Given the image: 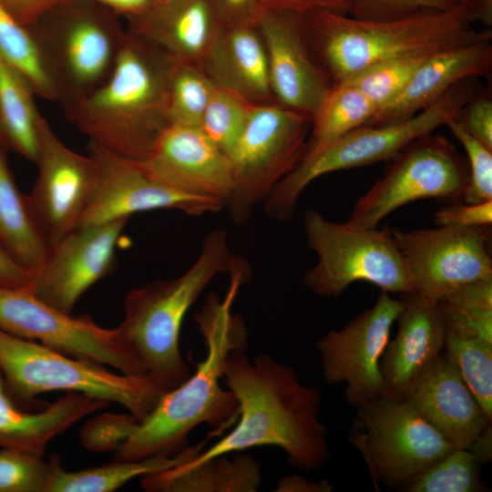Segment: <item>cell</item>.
Segmentation results:
<instances>
[{
  "instance_id": "cell-1",
  "label": "cell",
  "mask_w": 492,
  "mask_h": 492,
  "mask_svg": "<svg viewBox=\"0 0 492 492\" xmlns=\"http://www.w3.org/2000/svg\"><path fill=\"white\" fill-rule=\"evenodd\" d=\"M224 298L211 293L195 314L206 346V355L180 384L162 394L150 413L135 424L130 435L116 450L114 460L171 456L188 446L191 431L201 424L224 428L237 416L233 394L221 386L228 356L245 351L248 329L232 306L247 279L244 261L236 264Z\"/></svg>"
},
{
  "instance_id": "cell-2",
  "label": "cell",
  "mask_w": 492,
  "mask_h": 492,
  "mask_svg": "<svg viewBox=\"0 0 492 492\" xmlns=\"http://www.w3.org/2000/svg\"><path fill=\"white\" fill-rule=\"evenodd\" d=\"M222 381L237 401L239 421L222 438L189 461L256 446H276L293 466L313 470L330 459L326 428L319 420L320 389L268 354L251 361L244 351L227 358Z\"/></svg>"
},
{
  "instance_id": "cell-3",
  "label": "cell",
  "mask_w": 492,
  "mask_h": 492,
  "mask_svg": "<svg viewBox=\"0 0 492 492\" xmlns=\"http://www.w3.org/2000/svg\"><path fill=\"white\" fill-rule=\"evenodd\" d=\"M177 63L127 29L121 50L106 80L85 97L63 108L64 112L88 138V142L143 160L169 124V87Z\"/></svg>"
},
{
  "instance_id": "cell-4",
  "label": "cell",
  "mask_w": 492,
  "mask_h": 492,
  "mask_svg": "<svg viewBox=\"0 0 492 492\" xmlns=\"http://www.w3.org/2000/svg\"><path fill=\"white\" fill-rule=\"evenodd\" d=\"M238 260L231 252L226 231L214 230L183 273L134 288L126 295L124 317L116 329L142 375L162 393L191 373L179 347L186 314L213 279L230 272Z\"/></svg>"
},
{
  "instance_id": "cell-5",
  "label": "cell",
  "mask_w": 492,
  "mask_h": 492,
  "mask_svg": "<svg viewBox=\"0 0 492 492\" xmlns=\"http://www.w3.org/2000/svg\"><path fill=\"white\" fill-rule=\"evenodd\" d=\"M312 54L331 86L409 51L451 48L491 41L490 29L474 30L464 5L390 21L356 19L330 10L302 14Z\"/></svg>"
},
{
  "instance_id": "cell-6",
  "label": "cell",
  "mask_w": 492,
  "mask_h": 492,
  "mask_svg": "<svg viewBox=\"0 0 492 492\" xmlns=\"http://www.w3.org/2000/svg\"><path fill=\"white\" fill-rule=\"evenodd\" d=\"M470 78L454 85L441 97L415 116L383 125L357 128L315 149H307L298 165L262 201L267 214L290 220L299 198L317 178L342 169L389 161L413 140L433 133L456 118L474 95Z\"/></svg>"
},
{
  "instance_id": "cell-7",
  "label": "cell",
  "mask_w": 492,
  "mask_h": 492,
  "mask_svg": "<svg viewBox=\"0 0 492 492\" xmlns=\"http://www.w3.org/2000/svg\"><path fill=\"white\" fill-rule=\"evenodd\" d=\"M0 372L15 400L28 401L53 391L79 393L116 403L138 422L150 413L163 394L143 376L113 372L2 330Z\"/></svg>"
},
{
  "instance_id": "cell-8",
  "label": "cell",
  "mask_w": 492,
  "mask_h": 492,
  "mask_svg": "<svg viewBox=\"0 0 492 492\" xmlns=\"http://www.w3.org/2000/svg\"><path fill=\"white\" fill-rule=\"evenodd\" d=\"M120 18L89 0H67L29 26L63 108L90 94L110 74L127 35Z\"/></svg>"
},
{
  "instance_id": "cell-9",
  "label": "cell",
  "mask_w": 492,
  "mask_h": 492,
  "mask_svg": "<svg viewBox=\"0 0 492 492\" xmlns=\"http://www.w3.org/2000/svg\"><path fill=\"white\" fill-rule=\"evenodd\" d=\"M308 246L317 262L302 282L315 294L336 297L356 282H366L388 293L413 292L411 281L391 229L334 222L310 210L303 216Z\"/></svg>"
},
{
  "instance_id": "cell-10",
  "label": "cell",
  "mask_w": 492,
  "mask_h": 492,
  "mask_svg": "<svg viewBox=\"0 0 492 492\" xmlns=\"http://www.w3.org/2000/svg\"><path fill=\"white\" fill-rule=\"evenodd\" d=\"M312 117L277 102L251 104L241 134L229 156L233 190L226 204L236 223H244L255 206L301 161Z\"/></svg>"
},
{
  "instance_id": "cell-11",
  "label": "cell",
  "mask_w": 492,
  "mask_h": 492,
  "mask_svg": "<svg viewBox=\"0 0 492 492\" xmlns=\"http://www.w3.org/2000/svg\"><path fill=\"white\" fill-rule=\"evenodd\" d=\"M348 440L375 488L398 490L456 448L407 400L384 395L356 410Z\"/></svg>"
},
{
  "instance_id": "cell-12",
  "label": "cell",
  "mask_w": 492,
  "mask_h": 492,
  "mask_svg": "<svg viewBox=\"0 0 492 492\" xmlns=\"http://www.w3.org/2000/svg\"><path fill=\"white\" fill-rule=\"evenodd\" d=\"M389 161L384 176L356 200L348 223L375 228L400 207L419 200H462L467 162L446 138L422 136Z\"/></svg>"
},
{
  "instance_id": "cell-13",
  "label": "cell",
  "mask_w": 492,
  "mask_h": 492,
  "mask_svg": "<svg viewBox=\"0 0 492 492\" xmlns=\"http://www.w3.org/2000/svg\"><path fill=\"white\" fill-rule=\"evenodd\" d=\"M0 330L36 341L69 356L143 376L116 328L73 316L40 299L26 286L0 282Z\"/></svg>"
},
{
  "instance_id": "cell-14",
  "label": "cell",
  "mask_w": 492,
  "mask_h": 492,
  "mask_svg": "<svg viewBox=\"0 0 492 492\" xmlns=\"http://www.w3.org/2000/svg\"><path fill=\"white\" fill-rule=\"evenodd\" d=\"M391 231L415 293L436 301L467 283L492 278L491 226Z\"/></svg>"
},
{
  "instance_id": "cell-15",
  "label": "cell",
  "mask_w": 492,
  "mask_h": 492,
  "mask_svg": "<svg viewBox=\"0 0 492 492\" xmlns=\"http://www.w3.org/2000/svg\"><path fill=\"white\" fill-rule=\"evenodd\" d=\"M37 176L28 201L49 247L78 227L96 190L95 159L67 146L46 118L39 122Z\"/></svg>"
},
{
  "instance_id": "cell-16",
  "label": "cell",
  "mask_w": 492,
  "mask_h": 492,
  "mask_svg": "<svg viewBox=\"0 0 492 492\" xmlns=\"http://www.w3.org/2000/svg\"><path fill=\"white\" fill-rule=\"evenodd\" d=\"M401 305L382 292L371 308L316 343L325 381L346 384V402L355 410L383 395L380 361Z\"/></svg>"
},
{
  "instance_id": "cell-17",
  "label": "cell",
  "mask_w": 492,
  "mask_h": 492,
  "mask_svg": "<svg viewBox=\"0 0 492 492\" xmlns=\"http://www.w3.org/2000/svg\"><path fill=\"white\" fill-rule=\"evenodd\" d=\"M98 178L95 193L79 226L128 220L132 214L178 210L189 215L218 212V200L179 192L153 175L141 160L128 159L88 142Z\"/></svg>"
},
{
  "instance_id": "cell-18",
  "label": "cell",
  "mask_w": 492,
  "mask_h": 492,
  "mask_svg": "<svg viewBox=\"0 0 492 492\" xmlns=\"http://www.w3.org/2000/svg\"><path fill=\"white\" fill-rule=\"evenodd\" d=\"M127 221L76 228L49 249L32 274L30 289L48 304L72 313L81 296L111 272Z\"/></svg>"
},
{
  "instance_id": "cell-19",
  "label": "cell",
  "mask_w": 492,
  "mask_h": 492,
  "mask_svg": "<svg viewBox=\"0 0 492 492\" xmlns=\"http://www.w3.org/2000/svg\"><path fill=\"white\" fill-rule=\"evenodd\" d=\"M277 103L311 117L331 87L315 61L302 14L265 9L257 21Z\"/></svg>"
},
{
  "instance_id": "cell-20",
  "label": "cell",
  "mask_w": 492,
  "mask_h": 492,
  "mask_svg": "<svg viewBox=\"0 0 492 492\" xmlns=\"http://www.w3.org/2000/svg\"><path fill=\"white\" fill-rule=\"evenodd\" d=\"M170 188L228 203L233 190L229 157L199 127L169 124L141 160Z\"/></svg>"
},
{
  "instance_id": "cell-21",
  "label": "cell",
  "mask_w": 492,
  "mask_h": 492,
  "mask_svg": "<svg viewBox=\"0 0 492 492\" xmlns=\"http://www.w3.org/2000/svg\"><path fill=\"white\" fill-rule=\"evenodd\" d=\"M397 332L380 361L384 396L405 398L445 349L446 330L436 301L401 294Z\"/></svg>"
},
{
  "instance_id": "cell-22",
  "label": "cell",
  "mask_w": 492,
  "mask_h": 492,
  "mask_svg": "<svg viewBox=\"0 0 492 492\" xmlns=\"http://www.w3.org/2000/svg\"><path fill=\"white\" fill-rule=\"evenodd\" d=\"M404 399L456 448L469 449L492 425L445 351Z\"/></svg>"
},
{
  "instance_id": "cell-23",
  "label": "cell",
  "mask_w": 492,
  "mask_h": 492,
  "mask_svg": "<svg viewBox=\"0 0 492 492\" xmlns=\"http://www.w3.org/2000/svg\"><path fill=\"white\" fill-rule=\"evenodd\" d=\"M125 20L130 33L177 62L198 66L224 26L212 0H166Z\"/></svg>"
},
{
  "instance_id": "cell-24",
  "label": "cell",
  "mask_w": 492,
  "mask_h": 492,
  "mask_svg": "<svg viewBox=\"0 0 492 492\" xmlns=\"http://www.w3.org/2000/svg\"><path fill=\"white\" fill-rule=\"evenodd\" d=\"M200 67L215 87L249 104L276 102L257 25H224Z\"/></svg>"
},
{
  "instance_id": "cell-25",
  "label": "cell",
  "mask_w": 492,
  "mask_h": 492,
  "mask_svg": "<svg viewBox=\"0 0 492 492\" xmlns=\"http://www.w3.org/2000/svg\"><path fill=\"white\" fill-rule=\"evenodd\" d=\"M492 66L490 41L441 50L429 57L402 91L375 114L371 126L409 118L458 82L484 76Z\"/></svg>"
},
{
  "instance_id": "cell-26",
  "label": "cell",
  "mask_w": 492,
  "mask_h": 492,
  "mask_svg": "<svg viewBox=\"0 0 492 492\" xmlns=\"http://www.w3.org/2000/svg\"><path fill=\"white\" fill-rule=\"evenodd\" d=\"M108 403L79 393L64 396L37 412L20 408L0 372V448H18L44 455L56 436Z\"/></svg>"
},
{
  "instance_id": "cell-27",
  "label": "cell",
  "mask_w": 492,
  "mask_h": 492,
  "mask_svg": "<svg viewBox=\"0 0 492 492\" xmlns=\"http://www.w3.org/2000/svg\"><path fill=\"white\" fill-rule=\"evenodd\" d=\"M262 482L261 466L249 455H221L141 477L150 492H256Z\"/></svg>"
},
{
  "instance_id": "cell-28",
  "label": "cell",
  "mask_w": 492,
  "mask_h": 492,
  "mask_svg": "<svg viewBox=\"0 0 492 492\" xmlns=\"http://www.w3.org/2000/svg\"><path fill=\"white\" fill-rule=\"evenodd\" d=\"M203 450V443L187 446L171 456L138 460H114L109 464L78 471L63 468L60 458L50 457L51 473L46 492H112L136 477H142L181 466Z\"/></svg>"
},
{
  "instance_id": "cell-29",
  "label": "cell",
  "mask_w": 492,
  "mask_h": 492,
  "mask_svg": "<svg viewBox=\"0 0 492 492\" xmlns=\"http://www.w3.org/2000/svg\"><path fill=\"white\" fill-rule=\"evenodd\" d=\"M5 144L0 143V243L33 274L49 247L31 210L27 195L18 189L10 170Z\"/></svg>"
},
{
  "instance_id": "cell-30",
  "label": "cell",
  "mask_w": 492,
  "mask_h": 492,
  "mask_svg": "<svg viewBox=\"0 0 492 492\" xmlns=\"http://www.w3.org/2000/svg\"><path fill=\"white\" fill-rule=\"evenodd\" d=\"M28 82L0 56V125L8 148L35 163L42 114Z\"/></svg>"
},
{
  "instance_id": "cell-31",
  "label": "cell",
  "mask_w": 492,
  "mask_h": 492,
  "mask_svg": "<svg viewBox=\"0 0 492 492\" xmlns=\"http://www.w3.org/2000/svg\"><path fill=\"white\" fill-rule=\"evenodd\" d=\"M378 110V106L353 85H332L312 116L307 149L322 147L357 128L370 125Z\"/></svg>"
},
{
  "instance_id": "cell-32",
  "label": "cell",
  "mask_w": 492,
  "mask_h": 492,
  "mask_svg": "<svg viewBox=\"0 0 492 492\" xmlns=\"http://www.w3.org/2000/svg\"><path fill=\"white\" fill-rule=\"evenodd\" d=\"M0 56L28 82L36 97L58 101V93L30 26L0 5Z\"/></svg>"
},
{
  "instance_id": "cell-33",
  "label": "cell",
  "mask_w": 492,
  "mask_h": 492,
  "mask_svg": "<svg viewBox=\"0 0 492 492\" xmlns=\"http://www.w3.org/2000/svg\"><path fill=\"white\" fill-rule=\"evenodd\" d=\"M436 304L446 330L492 342V278L467 283Z\"/></svg>"
},
{
  "instance_id": "cell-34",
  "label": "cell",
  "mask_w": 492,
  "mask_h": 492,
  "mask_svg": "<svg viewBox=\"0 0 492 492\" xmlns=\"http://www.w3.org/2000/svg\"><path fill=\"white\" fill-rule=\"evenodd\" d=\"M445 353L492 421V342L446 330Z\"/></svg>"
},
{
  "instance_id": "cell-35",
  "label": "cell",
  "mask_w": 492,
  "mask_h": 492,
  "mask_svg": "<svg viewBox=\"0 0 492 492\" xmlns=\"http://www.w3.org/2000/svg\"><path fill=\"white\" fill-rule=\"evenodd\" d=\"M444 49L447 48L427 47L403 53L376 63L343 82L360 89L380 109L402 91L429 57Z\"/></svg>"
},
{
  "instance_id": "cell-36",
  "label": "cell",
  "mask_w": 492,
  "mask_h": 492,
  "mask_svg": "<svg viewBox=\"0 0 492 492\" xmlns=\"http://www.w3.org/2000/svg\"><path fill=\"white\" fill-rule=\"evenodd\" d=\"M483 487L479 461L469 449L454 448L414 477L400 491L477 492Z\"/></svg>"
},
{
  "instance_id": "cell-37",
  "label": "cell",
  "mask_w": 492,
  "mask_h": 492,
  "mask_svg": "<svg viewBox=\"0 0 492 492\" xmlns=\"http://www.w3.org/2000/svg\"><path fill=\"white\" fill-rule=\"evenodd\" d=\"M214 88L200 66L178 62L169 87V123L200 128Z\"/></svg>"
},
{
  "instance_id": "cell-38",
  "label": "cell",
  "mask_w": 492,
  "mask_h": 492,
  "mask_svg": "<svg viewBox=\"0 0 492 492\" xmlns=\"http://www.w3.org/2000/svg\"><path fill=\"white\" fill-rule=\"evenodd\" d=\"M250 105L215 87L204 111L200 128L228 157L241 134Z\"/></svg>"
},
{
  "instance_id": "cell-39",
  "label": "cell",
  "mask_w": 492,
  "mask_h": 492,
  "mask_svg": "<svg viewBox=\"0 0 492 492\" xmlns=\"http://www.w3.org/2000/svg\"><path fill=\"white\" fill-rule=\"evenodd\" d=\"M18 448H0V492H46L51 460Z\"/></svg>"
},
{
  "instance_id": "cell-40",
  "label": "cell",
  "mask_w": 492,
  "mask_h": 492,
  "mask_svg": "<svg viewBox=\"0 0 492 492\" xmlns=\"http://www.w3.org/2000/svg\"><path fill=\"white\" fill-rule=\"evenodd\" d=\"M446 127L467 156L468 180L462 200L469 203L492 200V149L473 137L456 118Z\"/></svg>"
},
{
  "instance_id": "cell-41",
  "label": "cell",
  "mask_w": 492,
  "mask_h": 492,
  "mask_svg": "<svg viewBox=\"0 0 492 492\" xmlns=\"http://www.w3.org/2000/svg\"><path fill=\"white\" fill-rule=\"evenodd\" d=\"M346 15L356 19L390 21L424 11H446L458 0H345Z\"/></svg>"
},
{
  "instance_id": "cell-42",
  "label": "cell",
  "mask_w": 492,
  "mask_h": 492,
  "mask_svg": "<svg viewBox=\"0 0 492 492\" xmlns=\"http://www.w3.org/2000/svg\"><path fill=\"white\" fill-rule=\"evenodd\" d=\"M137 422L130 414L97 416L83 428V446L93 451L117 450L129 436Z\"/></svg>"
},
{
  "instance_id": "cell-43",
  "label": "cell",
  "mask_w": 492,
  "mask_h": 492,
  "mask_svg": "<svg viewBox=\"0 0 492 492\" xmlns=\"http://www.w3.org/2000/svg\"><path fill=\"white\" fill-rule=\"evenodd\" d=\"M434 218L438 226L462 228L491 226L492 200L479 203L452 201L437 210Z\"/></svg>"
},
{
  "instance_id": "cell-44",
  "label": "cell",
  "mask_w": 492,
  "mask_h": 492,
  "mask_svg": "<svg viewBox=\"0 0 492 492\" xmlns=\"http://www.w3.org/2000/svg\"><path fill=\"white\" fill-rule=\"evenodd\" d=\"M456 118L473 137L492 149V98L488 94L473 95Z\"/></svg>"
},
{
  "instance_id": "cell-45",
  "label": "cell",
  "mask_w": 492,
  "mask_h": 492,
  "mask_svg": "<svg viewBox=\"0 0 492 492\" xmlns=\"http://www.w3.org/2000/svg\"><path fill=\"white\" fill-rule=\"evenodd\" d=\"M224 25H257L265 0H212Z\"/></svg>"
},
{
  "instance_id": "cell-46",
  "label": "cell",
  "mask_w": 492,
  "mask_h": 492,
  "mask_svg": "<svg viewBox=\"0 0 492 492\" xmlns=\"http://www.w3.org/2000/svg\"><path fill=\"white\" fill-rule=\"evenodd\" d=\"M67 0H0V5L16 20L31 26Z\"/></svg>"
},
{
  "instance_id": "cell-47",
  "label": "cell",
  "mask_w": 492,
  "mask_h": 492,
  "mask_svg": "<svg viewBox=\"0 0 492 492\" xmlns=\"http://www.w3.org/2000/svg\"><path fill=\"white\" fill-rule=\"evenodd\" d=\"M265 9L304 14L323 9L346 15L345 0H265Z\"/></svg>"
},
{
  "instance_id": "cell-48",
  "label": "cell",
  "mask_w": 492,
  "mask_h": 492,
  "mask_svg": "<svg viewBox=\"0 0 492 492\" xmlns=\"http://www.w3.org/2000/svg\"><path fill=\"white\" fill-rule=\"evenodd\" d=\"M32 274L0 243V282L13 286L30 287Z\"/></svg>"
},
{
  "instance_id": "cell-49",
  "label": "cell",
  "mask_w": 492,
  "mask_h": 492,
  "mask_svg": "<svg viewBox=\"0 0 492 492\" xmlns=\"http://www.w3.org/2000/svg\"><path fill=\"white\" fill-rule=\"evenodd\" d=\"M333 486L327 480L313 481L301 476H286L277 481L280 492H330Z\"/></svg>"
},
{
  "instance_id": "cell-50",
  "label": "cell",
  "mask_w": 492,
  "mask_h": 492,
  "mask_svg": "<svg viewBox=\"0 0 492 492\" xmlns=\"http://www.w3.org/2000/svg\"><path fill=\"white\" fill-rule=\"evenodd\" d=\"M98 4L124 19L136 16L148 10L157 0H89Z\"/></svg>"
},
{
  "instance_id": "cell-51",
  "label": "cell",
  "mask_w": 492,
  "mask_h": 492,
  "mask_svg": "<svg viewBox=\"0 0 492 492\" xmlns=\"http://www.w3.org/2000/svg\"><path fill=\"white\" fill-rule=\"evenodd\" d=\"M462 5L466 7L467 19L470 23L480 21L487 26H491L492 0H468Z\"/></svg>"
},
{
  "instance_id": "cell-52",
  "label": "cell",
  "mask_w": 492,
  "mask_h": 492,
  "mask_svg": "<svg viewBox=\"0 0 492 492\" xmlns=\"http://www.w3.org/2000/svg\"><path fill=\"white\" fill-rule=\"evenodd\" d=\"M492 427L488 425L481 435L476 439L469 450L479 461L480 464L487 463L491 459L492 455Z\"/></svg>"
},
{
  "instance_id": "cell-53",
  "label": "cell",
  "mask_w": 492,
  "mask_h": 492,
  "mask_svg": "<svg viewBox=\"0 0 492 492\" xmlns=\"http://www.w3.org/2000/svg\"><path fill=\"white\" fill-rule=\"evenodd\" d=\"M0 143L5 144V139H4V137H3V132H2L1 125H0ZM5 145H6V144H5Z\"/></svg>"
},
{
  "instance_id": "cell-54",
  "label": "cell",
  "mask_w": 492,
  "mask_h": 492,
  "mask_svg": "<svg viewBox=\"0 0 492 492\" xmlns=\"http://www.w3.org/2000/svg\"><path fill=\"white\" fill-rule=\"evenodd\" d=\"M467 1H468V0H458V3H460V4H465V3H466Z\"/></svg>"
},
{
  "instance_id": "cell-55",
  "label": "cell",
  "mask_w": 492,
  "mask_h": 492,
  "mask_svg": "<svg viewBox=\"0 0 492 492\" xmlns=\"http://www.w3.org/2000/svg\"><path fill=\"white\" fill-rule=\"evenodd\" d=\"M162 1H166V0H157L156 4L159 3V2H162Z\"/></svg>"
}]
</instances>
